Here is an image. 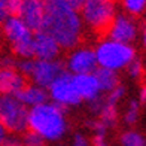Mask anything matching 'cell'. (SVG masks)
Instances as JSON below:
<instances>
[{
  "label": "cell",
  "mask_w": 146,
  "mask_h": 146,
  "mask_svg": "<svg viewBox=\"0 0 146 146\" xmlns=\"http://www.w3.org/2000/svg\"><path fill=\"white\" fill-rule=\"evenodd\" d=\"M0 67H2V55H0Z\"/></svg>",
  "instance_id": "cell-33"
},
{
  "label": "cell",
  "mask_w": 146,
  "mask_h": 146,
  "mask_svg": "<svg viewBox=\"0 0 146 146\" xmlns=\"http://www.w3.org/2000/svg\"><path fill=\"white\" fill-rule=\"evenodd\" d=\"M119 145L121 146H146V137L140 131L128 128L121 133V136H119Z\"/></svg>",
  "instance_id": "cell-18"
},
{
  "label": "cell",
  "mask_w": 146,
  "mask_h": 146,
  "mask_svg": "<svg viewBox=\"0 0 146 146\" xmlns=\"http://www.w3.org/2000/svg\"><path fill=\"white\" fill-rule=\"evenodd\" d=\"M8 136H9V131L6 130V127L2 122H0V146H2V143L6 140V137H8Z\"/></svg>",
  "instance_id": "cell-31"
},
{
  "label": "cell",
  "mask_w": 146,
  "mask_h": 146,
  "mask_svg": "<svg viewBox=\"0 0 146 146\" xmlns=\"http://www.w3.org/2000/svg\"><path fill=\"white\" fill-rule=\"evenodd\" d=\"M70 146H91V140L88 139L87 134H84V133L78 131L73 134L72 137V142H70Z\"/></svg>",
  "instance_id": "cell-26"
},
{
  "label": "cell",
  "mask_w": 146,
  "mask_h": 146,
  "mask_svg": "<svg viewBox=\"0 0 146 146\" xmlns=\"http://www.w3.org/2000/svg\"><path fill=\"white\" fill-rule=\"evenodd\" d=\"M142 43L146 48V27H143V30H142Z\"/></svg>",
  "instance_id": "cell-32"
},
{
  "label": "cell",
  "mask_w": 146,
  "mask_h": 146,
  "mask_svg": "<svg viewBox=\"0 0 146 146\" xmlns=\"http://www.w3.org/2000/svg\"><path fill=\"white\" fill-rule=\"evenodd\" d=\"M48 94H49V100L52 103L58 104L60 108H63L66 110L70 108H76V106H79L84 102L76 87L75 75L69 73L67 70L61 73L51 84V87L48 88Z\"/></svg>",
  "instance_id": "cell-7"
},
{
  "label": "cell",
  "mask_w": 146,
  "mask_h": 146,
  "mask_svg": "<svg viewBox=\"0 0 146 146\" xmlns=\"http://www.w3.org/2000/svg\"><path fill=\"white\" fill-rule=\"evenodd\" d=\"M27 84V78L17 67H0V94L17 96Z\"/></svg>",
  "instance_id": "cell-13"
},
{
  "label": "cell",
  "mask_w": 146,
  "mask_h": 146,
  "mask_svg": "<svg viewBox=\"0 0 146 146\" xmlns=\"http://www.w3.org/2000/svg\"><path fill=\"white\" fill-rule=\"evenodd\" d=\"M139 35H140V29H139V23L136 21V17H131L125 12H118L104 37L133 45V42L139 39Z\"/></svg>",
  "instance_id": "cell-9"
},
{
  "label": "cell",
  "mask_w": 146,
  "mask_h": 146,
  "mask_svg": "<svg viewBox=\"0 0 146 146\" xmlns=\"http://www.w3.org/2000/svg\"><path fill=\"white\" fill-rule=\"evenodd\" d=\"M33 66H35V58H18V61H17V69L27 79L31 75Z\"/></svg>",
  "instance_id": "cell-25"
},
{
  "label": "cell",
  "mask_w": 146,
  "mask_h": 146,
  "mask_svg": "<svg viewBox=\"0 0 146 146\" xmlns=\"http://www.w3.org/2000/svg\"><path fill=\"white\" fill-rule=\"evenodd\" d=\"M29 110L17 96L0 94V122L11 134H24L29 130Z\"/></svg>",
  "instance_id": "cell-6"
},
{
  "label": "cell",
  "mask_w": 146,
  "mask_h": 146,
  "mask_svg": "<svg viewBox=\"0 0 146 146\" xmlns=\"http://www.w3.org/2000/svg\"><path fill=\"white\" fill-rule=\"evenodd\" d=\"M18 2L15 0H0V25H2L6 19L15 15Z\"/></svg>",
  "instance_id": "cell-21"
},
{
  "label": "cell",
  "mask_w": 146,
  "mask_h": 146,
  "mask_svg": "<svg viewBox=\"0 0 146 146\" xmlns=\"http://www.w3.org/2000/svg\"><path fill=\"white\" fill-rule=\"evenodd\" d=\"M75 81H76V87L78 91L81 94L84 102H92L96 98L102 97L103 92L100 90V85L94 73H87V75H75Z\"/></svg>",
  "instance_id": "cell-14"
},
{
  "label": "cell",
  "mask_w": 146,
  "mask_h": 146,
  "mask_svg": "<svg viewBox=\"0 0 146 146\" xmlns=\"http://www.w3.org/2000/svg\"><path fill=\"white\" fill-rule=\"evenodd\" d=\"M64 67L72 75H87L94 73L98 69L94 46L79 45L75 49L67 52L64 60Z\"/></svg>",
  "instance_id": "cell-8"
},
{
  "label": "cell",
  "mask_w": 146,
  "mask_h": 146,
  "mask_svg": "<svg viewBox=\"0 0 146 146\" xmlns=\"http://www.w3.org/2000/svg\"><path fill=\"white\" fill-rule=\"evenodd\" d=\"M35 58L36 60H58L61 54V46L48 31L39 30L35 33Z\"/></svg>",
  "instance_id": "cell-12"
},
{
  "label": "cell",
  "mask_w": 146,
  "mask_h": 146,
  "mask_svg": "<svg viewBox=\"0 0 146 146\" xmlns=\"http://www.w3.org/2000/svg\"><path fill=\"white\" fill-rule=\"evenodd\" d=\"M45 14L46 2L43 0H19L15 12V15L23 19L25 25H29V29H31L35 33L43 29Z\"/></svg>",
  "instance_id": "cell-11"
},
{
  "label": "cell",
  "mask_w": 146,
  "mask_h": 146,
  "mask_svg": "<svg viewBox=\"0 0 146 146\" xmlns=\"http://www.w3.org/2000/svg\"><path fill=\"white\" fill-rule=\"evenodd\" d=\"M58 42L64 51H72L82 45L85 29L81 12L73 9L64 0L46 2V14L43 29Z\"/></svg>",
  "instance_id": "cell-1"
},
{
  "label": "cell",
  "mask_w": 146,
  "mask_h": 146,
  "mask_svg": "<svg viewBox=\"0 0 146 146\" xmlns=\"http://www.w3.org/2000/svg\"><path fill=\"white\" fill-rule=\"evenodd\" d=\"M79 12L87 31L104 36L118 15V3L116 0H85Z\"/></svg>",
  "instance_id": "cell-5"
},
{
  "label": "cell",
  "mask_w": 146,
  "mask_h": 146,
  "mask_svg": "<svg viewBox=\"0 0 146 146\" xmlns=\"http://www.w3.org/2000/svg\"><path fill=\"white\" fill-rule=\"evenodd\" d=\"M17 97L27 106L29 109L36 108V106H40L46 102H49L48 90L39 87V85L33 84V82L25 85V87L17 94Z\"/></svg>",
  "instance_id": "cell-15"
},
{
  "label": "cell",
  "mask_w": 146,
  "mask_h": 146,
  "mask_svg": "<svg viewBox=\"0 0 146 146\" xmlns=\"http://www.w3.org/2000/svg\"><path fill=\"white\" fill-rule=\"evenodd\" d=\"M91 146H110L108 140V134H92Z\"/></svg>",
  "instance_id": "cell-27"
},
{
  "label": "cell",
  "mask_w": 146,
  "mask_h": 146,
  "mask_svg": "<svg viewBox=\"0 0 146 146\" xmlns=\"http://www.w3.org/2000/svg\"><path fill=\"white\" fill-rule=\"evenodd\" d=\"M29 130L37 133L46 142H60L69 131L66 109L51 100L29 110Z\"/></svg>",
  "instance_id": "cell-2"
},
{
  "label": "cell",
  "mask_w": 146,
  "mask_h": 146,
  "mask_svg": "<svg viewBox=\"0 0 146 146\" xmlns=\"http://www.w3.org/2000/svg\"><path fill=\"white\" fill-rule=\"evenodd\" d=\"M127 73H128V76L131 79H134V81H137V79H140L143 76V73H145V67H143V63H142V60H139L137 57L133 60V61L130 63V66L127 69Z\"/></svg>",
  "instance_id": "cell-24"
},
{
  "label": "cell",
  "mask_w": 146,
  "mask_h": 146,
  "mask_svg": "<svg viewBox=\"0 0 146 146\" xmlns=\"http://www.w3.org/2000/svg\"><path fill=\"white\" fill-rule=\"evenodd\" d=\"M125 92H127L125 87L124 85H119V87H116L115 90H112L110 92H108V94L104 96V102L109 103V104H113V106H119V103H121L122 98L125 97Z\"/></svg>",
  "instance_id": "cell-22"
},
{
  "label": "cell",
  "mask_w": 146,
  "mask_h": 146,
  "mask_svg": "<svg viewBox=\"0 0 146 146\" xmlns=\"http://www.w3.org/2000/svg\"><path fill=\"white\" fill-rule=\"evenodd\" d=\"M137 100L140 102V104H145V103H146V85H142L140 90H139Z\"/></svg>",
  "instance_id": "cell-30"
},
{
  "label": "cell",
  "mask_w": 146,
  "mask_h": 146,
  "mask_svg": "<svg viewBox=\"0 0 146 146\" xmlns=\"http://www.w3.org/2000/svg\"><path fill=\"white\" fill-rule=\"evenodd\" d=\"M21 139H23V145L24 146H45L46 145L45 139L42 136H39L37 133L31 131V130L25 131Z\"/></svg>",
  "instance_id": "cell-23"
},
{
  "label": "cell",
  "mask_w": 146,
  "mask_h": 146,
  "mask_svg": "<svg viewBox=\"0 0 146 146\" xmlns=\"http://www.w3.org/2000/svg\"><path fill=\"white\" fill-rule=\"evenodd\" d=\"M66 72L64 61L61 60H36L35 58V66H33L31 75H30V82L39 85L42 88L48 90L51 84L55 79Z\"/></svg>",
  "instance_id": "cell-10"
},
{
  "label": "cell",
  "mask_w": 146,
  "mask_h": 146,
  "mask_svg": "<svg viewBox=\"0 0 146 146\" xmlns=\"http://www.w3.org/2000/svg\"><path fill=\"white\" fill-rule=\"evenodd\" d=\"M43 2H49V0H43Z\"/></svg>",
  "instance_id": "cell-34"
},
{
  "label": "cell",
  "mask_w": 146,
  "mask_h": 146,
  "mask_svg": "<svg viewBox=\"0 0 146 146\" xmlns=\"http://www.w3.org/2000/svg\"><path fill=\"white\" fill-rule=\"evenodd\" d=\"M96 118L100 119V121H102L109 130H110V128H113L115 125L118 124V118H119L118 106L109 104V103H106V102H104L103 109H102V112H100V115L96 116Z\"/></svg>",
  "instance_id": "cell-19"
},
{
  "label": "cell",
  "mask_w": 146,
  "mask_h": 146,
  "mask_svg": "<svg viewBox=\"0 0 146 146\" xmlns=\"http://www.w3.org/2000/svg\"><path fill=\"white\" fill-rule=\"evenodd\" d=\"M2 146H24V145H23V139L18 134H9L6 137V140L2 143Z\"/></svg>",
  "instance_id": "cell-28"
},
{
  "label": "cell",
  "mask_w": 146,
  "mask_h": 146,
  "mask_svg": "<svg viewBox=\"0 0 146 146\" xmlns=\"http://www.w3.org/2000/svg\"><path fill=\"white\" fill-rule=\"evenodd\" d=\"M15 2H18V3H19V0H15Z\"/></svg>",
  "instance_id": "cell-35"
},
{
  "label": "cell",
  "mask_w": 146,
  "mask_h": 146,
  "mask_svg": "<svg viewBox=\"0 0 146 146\" xmlns=\"http://www.w3.org/2000/svg\"><path fill=\"white\" fill-rule=\"evenodd\" d=\"M94 75L98 81V85H100V90L103 94H108L112 90H115L116 87L121 85L119 82V73L118 72H113V70H109V69H102L98 67Z\"/></svg>",
  "instance_id": "cell-16"
},
{
  "label": "cell",
  "mask_w": 146,
  "mask_h": 146,
  "mask_svg": "<svg viewBox=\"0 0 146 146\" xmlns=\"http://www.w3.org/2000/svg\"><path fill=\"white\" fill-rule=\"evenodd\" d=\"M121 6L131 17H140L146 12V0H121Z\"/></svg>",
  "instance_id": "cell-20"
},
{
  "label": "cell",
  "mask_w": 146,
  "mask_h": 146,
  "mask_svg": "<svg viewBox=\"0 0 146 146\" xmlns=\"http://www.w3.org/2000/svg\"><path fill=\"white\" fill-rule=\"evenodd\" d=\"M94 51L98 67L109 69L118 73L125 70L136 58V49L133 45L112 40L104 36L94 45Z\"/></svg>",
  "instance_id": "cell-3"
},
{
  "label": "cell",
  "mask_w": 146,
  "mask_h": 146,
  "mask_svg": "<svg viewBox=\"0 0 146 146\" xmlns=\"http://www.w3.org/2000/svg\"><path fill=\"white\" fill-rule=\"evenodd\" d=\"M0 31L9 48L12 55L17 58H35V31L25 25L23 19L12 15L0 25Z\"/></svg>",
  "instance_id": "cell-4"
},
{
  "label": "cell",
  "mask_w": 146,
  "mask_h": 146,
  "mask_svg": "<svg viewBox=\"0 0 146 146\" xmlns=\"http://www.w3.org/2000/svg\"><path fill=\"white\" fill-rule=\"evenodd\" d=\"M67 5H70L73 9H76V11H81V8L84 6L85 3V0H64Z\"/></svg>",
  "instance_id": "cell-29"
},
{
  "label": "cell",
  "mask_w": 146,
  "mask_h": 146,
  "mask_svg": "<svg viewBox=\"0 0 146 146\" xmlns=\"http://www.w3.org/2000/svg\"><path fill=\"white\" fill-rule=\"evenodd\" d=\"M140 108H142V104L137 100V97L128 100V103L125 104L124 113H122V121L125 125L133 127V125L137 124L139 118H140Z\"/></svg>",
  "instance_id": "cell-17"
}]
</instances>
